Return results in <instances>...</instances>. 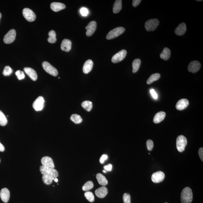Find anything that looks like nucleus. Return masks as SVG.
Returning a JSON list of instances; mask_svg holds the SVG:
<instances>
[{
  "mask_svg": "<svg viewBox=\"0 0 203 203\" xmlns=\"http://www.w3.org/2000/svg\"><path fill=\"white\" fill-rule=\"evenodd\" d=\"M93 63L91 60H88L85 61L83 67V72L85 74H88L92 69Z\"/></svg>",
  "mask_w": 203,
  "mask_h": 203,
  "instance_id": "obj_22",
  "label": "nucleus"
},
{
  "mask_svg": "<svg viewBox=\"0 0 203 203\" xmlns=\"http://www.w3.org/2000/svg\"><path fill=\"white\" fill-rule=\"evenodd\" d=\"M165 178V174L161 171L154 173L152 176V180L154 183H157L162 182Z\"/></svg>",
  "mask_w": 203,
  "mask_h": 203,
  "instance_id": "obj_11",
  "label": "nucleus"
},
{
  "mask_svg": "<svg viewBox=\"0 0 203 203\" xmlns=\"http://www.w3.org/2000/svg\"><path fill=\"white\" fill-rule=\"evenodd\" d=\"M96 196L100 198H104L108 193V190L105 186L98 188L95 192Z\"/></svg>",
  "mask_w": 203,
  "mask_h": 203,
  "instance_id": "obj_18",
  "label": "nucleus"
},
{
  "mask_svg": "<svg viewBox=\"0 0 203 203\" xmlns=\"http://www.w3.org/2000/svg\"><path fill=\"white\" fill-rule=\"evenodd\" d=\"M123 200L124 203H131L130 194L126 193H124L123 195Z\"/></svg>",
  "mask_w": 203,
  "mask_h": 203,
  "instance_id": "obj_37",
  "label": "nucleus"
},
{
  "mask_svg": "<svg viewBox=\"0 0 203 203\" xmlns=\"http://www.w3.org/2000/svg\"><path fill=\"white\" fill-rule=\"evenodd\" d=\"M127 54L125 50H122L114 55L112 58V61L114 63H117L122 61L125 58Z\"/></svg>",
  "mask_w": 203,
  "mask_h": 203,
  "instance_id": "obj_10",
  "label": "nucleus"
},
{
  "mask_svg": "<svg viewBox=\"0 0 203 203\" xmlns=\"http://www.w3.org/2000/svg\"><path fill=\"white\" fill-rule=\"evenodd\" d=\"M104 169L107 170V171H112V164H109L108 165H106L104 167Z\"/></svg>",
  "mask_w": 203,
  "mask_h": 203,
  "instance_id": "obj_45",
  "label": "nucleus"
},
{
  "mask_svg": "<svg viewBox=\"0 0 203 203\" xmlns=\"http://www.w3.org/2000/svg\"><path fill=\"white\" fill-rule=\"evenodd\" d=\"M42 67L47 73L54 77H56L58 72L56 69L47 61H44L42 64Z\"/></svg>",
  "mask_w": 203,
  "mask_h": 203,
  "instance_id": "obj_5",
  "label": "nucleus"
},
{
  "mask_svg": "<svg viewBox=\"0 0 203 203\" xmlns=\"http://www.w3.org/2000/svg\"><path fill=\"white\" fill-rule=\"evenodd\" d=\"M5 151V147L3 145L0 143V151L3 152Z\"/></svg>",
  "mask_w": 203,
  "mask_h": 203,
  "instance_id": "obj_46",
  "label": "nucleus"
},
{
  "mask_svg": "<svg viewBox=\"0 0 203 203\" xmlns=\"http://www.w3.org/2000/svg\"><path fill=\"white\" fill-rule=\"evenodd\" d=\"M71 119L75 124H79L81 123L83 121V119L80 116L77 114H72L71 117Z\"/></svg>",
  "mask_w": 203,
  "mask_h": 203,
  "instance_id": "obj_31",
  "label": "nucleus"
},
{
  "mask_svg": "<svg viewBox=\"0 0 203 203\" xmlns=\"http://www.w3.org/2000/svg\"><path fill=\"white\" fill-rule=\"evenodd\" d=\"M85 196L89 202H93L95 200V197L91 192H87L85 193Z\"/></svg>",
  "mask_w": 203,
  "mask_h": 203,
  "instance_id": "obj_35",
  "label": "nucleus"
},
{
  "mask_svg": "<svg viewBox=\"0 0 203 203\" xmlns=\"http://www.w3.org/2000/svg\"><path fill=\"white\" fill-rule=\"evenodd\" d=\"M24 71L34 81H36L37 79V75L36 71L30 67H25L24 68Z\"/></svg>",
  "mask_w": 203,
  "mask_h": 203,
  "instance_id": "obj_19",
  "label": "nucleus"
},
{
  "mask_svg": "<svg viewBox=\"0 0 203 203\" xmlns=\"http://www.w3.org/2000/svg\"><path fill=\"white\" fill-rule=\"evenodd\" d=\"M1 199L4 202L7 203L10 198V192L7 188H2L0 192Z\"/></svg>",
  "mask_w": 203,
  "mask_h": 203,
  "instance_id": "obj_16",
  "label": "nucleus"
},
{
  "mask_svg": "<svg viewBox=\"0 0 203 203\" xmlns=\"http://www.w3.org/2000/svg\"><path fill=\"white\" fill-rule=\"evenodd\" d=\"M42 165L49 168H54L55 165L53 159L50 157L46 156L43 157L41 159Z\"/></svg>",
  "mask_w": 203,
  "mask_h": 203,
  "instance_id": "obj_14",
  "label": "nucleus"
},
{
  "mask_svg": "<svg viewBox=\"0 0 203 203\" xmlns=\"http://www.w3.org/2000/svg\"><path fill=\"white\" fill-rule=\"evenodd\" d=\"M159 21L157 19H150L146 22L145 28L147 31H152L156 30L159 25Z\"/></svg>",
  "mask_w": 203,
  "mask_h": 203,
  "instance_id": "obj_6",
  "label": "nucleus"
},
{
  "mask_svg": "<svg viewBox=\"0 0 203 203\" xmlns=\"http://www.w3.org/2000/svg\"><path fill=\"white\" fill-rule=\"evenodd\" d=\"M141 63V60L139 59H136L134 60L132 64L133 73H135L137 72L140 66Z\"/></svg>",
  "mask_w": 203,
  "mask_h": 203,
  "instance_id": "obj_27",
  "label": "nucleus"
},
{
  "mask_svg": "<svg viewBox=\"0 0 203 203\" xmlns=\"http://www.w3.org/2000/svg\"><path fill=\"white\" fill-rule=\"evenodd\" d=\"M167 203V202H166V203Z\"/></svg>",
  "mask_w": 203,
  "mask_h": 203,
  "instance_id": "obj_51",
  "label": "nucleus"
},
{
  "mask_svg": "<svg viewBox=\"0 0 203 203\" xmlns=\"http://www.w3.org/2000/svg\"><path fill=\"white\" fill-rule=\"evenodd\" d=\"M94 185L92 181H88V182H86L84 186L83 187V190L84 191H87L90 190L93 187Z\"/></svg>",
  "mask_w": 203,
  "mask_h": 203,
  "instance_id": "obj_34",
  "label": "nucleus"
},
{
  "mask_svg": "<svg viewBox=\"0 0 203 203\" xmlns=\"http://www.w3.org/2000/svg\"><path fill=\"white\" fill-rule=\"evenodd\" d=\"M171 55V51L167 48H164L163 52L160 54V56L161 59L165 61L168 60Z\"/></svg>",
  "mask_w": 203,
  "mask_h": 203,
  "instance_id": "obj_25",
  "label": "nucleus"
},
{
  "mask_svg": "<svg viewBox=\"0 0 203 203\" xmlns=\"http://www.w3.org/2000/svg\"><path fill=\"white\" fill-rule=\"evenodd\" d=\"M16 31L14 29L10 30L5 35L3 38V41L5 44H9L13 43L16 37Z\"/></svg>",
  "mask_w": 203,
  "mask_h": 203,
  "instance_id": "obj_7",
  "label": "nucleus"
},
{
  "mask_svg": "<svg viewBox=\"0 0 203 203\" xmlns=\"http://www.w3.org/2000/svg\"><path fill=\"white\" fill-rule=\"evenodd\" d=\"M8 120L5 116L0 110V125L4 126L7 124Z\"/></svg>",
  "mask_w": 203,
  "mask_h": 203,
  "instance_id": "obj_33",
  "label": "nucleus"
},
{
  "mask_svg": "<svg viewBox=\"0 0 203 203\" xmlns=\"http://www.w3.org/2000/svg\"><path fill=\"white\" fill-rule=\"evenodd\" d=\"M108 158V156L107 155H103L102 156L101 158H100V163L102 164L104 163L105 161L107 160Z\"/></svg>",
  "mask_w": 203,
  "mask_h": 203,
  "instance_id": "obj_41",
  "label": "nucleus"
},
{
  "mask_svg": "<svg viewBox=\"0 0 203 203\" xmlns=\"http://www.w3.org/2000/svg\"><path fill=\"white\" fill-rule=\"evenodd\" d=\"M166 115V114L163 112H160L157 113L153 119L155 124H159L163 120Z\"/></svg>",
  "mask_w": 203,
  "mask_h": 203,
  "instance_id": "obj_23",
  "label": "nucleus"
},
{
  "mask_svg": "<svg viewBox=\"0 0 203 203\" xmlns=\"http://www.w3.org/2000/svg\"><path fill=\"white\" fill-rule=\"evenodd\" d=\"M201 67V64L197 61H192L188 65V69L189 72L193 73H196Z\"/></svg>",
  "mask_w": 203,
  "mask_h": 203,
  "instance_id": "obj_12",
  "label": "nucleus"
},
{
  "mask_svg": "<svg viewBox=\"0 0 203 203\" xmlns=\"http://www.w3.org/2000/svg\"><path fill=\"white\" fill-rule=\"evenodd\" d=\"M122 8V1L116 0L113 5V12L115 14L119 13Z\"/></svg>",
  "mask_w": 203,
  "mask_h": 203,
  "instance_id": "obj_26",
  "label": "nucleus"
},
{
  "mask_svg": "<svg viewBox=\"0 0 203 203\" xmlns=\"http://www.w3.org/2000/svg\"><path fill=\"white\" fill-rule=\"evenodd\" d=\"M125 30V28L122 27H119L114 29L108 34L106 38L107 40H112L116 38L124 33Z\"/></svg>",
  "mask_w": 203,
  "mask_h": 203,
  "instance_id": "obj_3",
  "label": "nucleus"
},
{
  "mask_svg": "<svg viewBox=\"0 0 203 203\" xmlns=\"http://www.w3.org/2000/svg\"><path fill=\"white\" fill-rule=\"evenodd\" d=\"M103 172L104 173H106V171H105V170H103Z\"/></svg>",
  "mask_w": 203,
  "mask_h": 203,
  "instance_id": "obj_50",
  "label": "nucleus"
},
{
  "mask_svg": "<svg viewBox=\"0 0 203 203\" xmlns=\"http://www.w3.org/2000/svg\"><path fill=\"white\" fill-rule=\"evenodd\" d=\"M23 14L25 19L30 22H32L36 20V14L32 10L29 8H24L23 10Z\"/></svg>",
  "mask_w": 203,
  "mask_h": 203,
  "instance_id": "obj_8",
  "label": "nucleus"
},
{
  "mask_svg": "<svg viewBox=\"0 0 203 203\" xmlns=\"http://www.w3.org/2000/svg\"><path fill=\"white\" fill-rule=\"evenodd\" d=\"M147 149L149 151H151L153 149V141L151 140H147Z\"/></svg>",
  "mask_w": 203,
  "mask_h": 203,
  "instance_id": "obj_39",
  "label": "nucleus"
},
{
  "mask_svg": "<svg viewBox=\"0 0 203 203\" xmlns=\"http://www.w3.org/2000/svg\"><path fill=\"white\" fill-rule=\"evenodd\" d=\"M160 74L158 73L153 74L147 80V84L149 85L151 84L153 82L159 79L160 78Z\"/></svg>",
  "mask_w": 203,
  "mask_h": 203,
  "instance_id": "obj_28",
  "label": "nucleus"
},
{
  "mask_svg": "<svg viewBox=\"0 0 203 203\" xmlns=\"http://www.w3.org/2000/svg\"><path fill=\"white\" fill-rule=\"evenodd\" d=\"M42 179L43 182L46 185H50L52 183L54 179L50 176L47 175H43Z\"/></svg>",
  "mask_w": 203,
  "mask_h": 203,
  "instance_id": "obj_32",
  "label": "nucleus"
},
{
  "mask_svg": "<svg viewBox=\"0 0 203 203\" xmlns=\"http://www.w3.org/2000/svg\"><path fill=\"white\" fill-rule=\"evenodd\" d=\"M198 153L199 156V157L201 159L202 161H203V147H201L199 149Z\"/></svg>",
  "mask_w": 203,
  "mask_h": 203,
  "instance_id": "obj_42",
  "label": "nucleus"
},
{
  "mask_svg": "<svg viewBox=\"0 0 203 203\" xmlns=\"http://www.w3.org/2000/svg\"><path fill=\"white\" fill-rule=\"evenodd\" d=\"M97 179L99 184L102 186H106L108 184L107 178L103 175L101 173H98L96 176Z\"/></svg>",
  "mask_w": 203,
  "mask_h": 203,
  "instance_id": "obj_24",
  "label": "nucleus"
},
{
  "mask_svg": "<svg viewBox=\"0 0 203 203\" xmlns=\"http://www.w3.org/2000/svg\"><path fill=\"white\" fill-rule=\"evenodd\" d=\"M82 107L86 110L90 112L93 108V104L90 101H85L81 104Z\"/></svg>",
  "mask_w": 203,
  "mask_h": 203,
  "instance_id": "obj_30",
  "label": "nucleus"
},
{
  "mask_svg": "<svg viewBox=\"0 0 203 203\" xmlns=\"http://www.w3.org/2000/svg\"><path fill=\"white\" fill-rule=\"evenodd\" d=\"M141 1V0H133L132 1V5L134 7H137L139 5Z\"/></svg>",
  "mask_w": 203,
  "mask_h": 203,
  "instance_id": "obj_43",
  "label": "nucleus"
},
{
  "mask_svg": "<svg viewBox=\"0 0 203 203\" xmlns=\"http://www.w3.org/2000/svg\"><path fill=\"white\" fill-rule=\"evenodd\" d=\"M1 17H2V15H1V13H0V20H1Z\"/></svg>",
  "mask_w": 203,
  "mask_h": 203,
  "instance_id": "obj_48",
  "label": "nucleus"
},
{
  "mask_svg": "<svg viewBox=\"0 0 203 203\" xmlns=\"http://www.w3.org/2000/svg\"><path fill=\"white\" fill-rule=\"evenodd\" d=\"M202 1V0H197V1Z\"/></svg>",
  "mask_w": 203,
  "mask_h": 203,
  "instance_id": "obj_49",
  "label": "nucleus"
},
{
  "mask_svg": "<svg viewBox=\"0 0 203 203\" xmlns=\"http://www.w3.org/2000/svg\"><path fill=\"white\" fill-rule=\"evenodd\" d=\"M187 138L184 135H179L176 139V147L179 152H182L185 150L187 146Z\"/></svg>",
  "mask_w": 203,
  "mask_h": 203,
  "instance_id": "obj_4",
  "label": "nucleus"
},
{
  "mask_svg": "<svg viewBox=\"0 0 203 203\" xmlns=\"http://www.w3.org/2000/svg\"><path fill=\"white\" fill-rule=\"evenodd\" d=\"M54 180L55 182H58V179L57 178L55 179H54Z\"/></svg>",
  "mask_w": 203,
  "mask_h": 203,
  "instance_id": "obj_47",
  "label": "nucleus"
},
{
  "mask_svg": "<svg viewBox=\"0 0 203 203\" xmlns=\"http://www.w3.org/2000/svg\"><path fill=\"white\" fill-rule=\"evenodd\" d=\"M15 75L17 77L18 79L20 80L24 79L25 77L24 72L23 71H20V70H18L16 71V72H15Z\"/></svg>",
  "mask_w": 203,
  "mask_h": 203,
  "instance_id": "obj_38",
  "label": "nucleus"
},
{
  "mask_svg": "<svg viewBox=\"0 0 203 203\" xmlns=\"http://www.w3.org/2000/svg\"><path fill=\"white\" fill-rule=\"evenodd\" d=\"M44 102L45 101L43 97H38L34 102L32 105L34 109L36 111H42L44 107Z\"/></svg>",
  "mask_w": 203,
  "mask_h": 203,
  "instance_id": "obj_9",
  "label": "nucleus"
},
{
  "mask_svg": "<svg viewBox=\"0 0 203 203\" xmlns=\"http://www.w3.org/2000/svg\"><path fill=\"white\" fill-rule=\"evenodd\" d=\"M97 23L95 21H91L89 23L87 26H86L87 30L86 34L88 37H90L94 34L96 28Z\"/></svg>",
  "mask_w": 203,
  "mask_h": 203,
  "instance_id": "obj_13",
  "label": "nucleus"
},
{
  "mask_svg": "<svg viewBox=\"0 0 203 203\" xmlns=\"http://www.w3.org/2000/svg\"><path fill=\"white\" fill-rule=\"evenodd\" d=\"M0 161H1V160H0Z\"/></svg>",
  "mask_w": 203,
  "mask_h": 203,
  "instance_id": "obj_52",
  "label": "nucleus"
},
{
  "mask_svg": "<svg viewBox=\"0 0 203 203\" xmlns=\"http://www.w3.org/2000/svg\"><path fill=\"white\" fill-rule=\"evenodd\" d=\"M49 37L48 38V42L50 43H54L56 42V33L54 30H51L49 32Z\"/></svg>",
  "mask_w": 203,
  "mask_h": 203,
  "instance_id": "obj_29",
  "label": "nucleus"
},
{
  "mask_svg": "<svg viewBox=\"0 0 203 203\" xmlns=\"http://www.w3.org/2000/svg\"><path fill=\"white\" fill-rule=\"evenodd\" d=\"M13 72V70L9 66H7L5 67L3 72V74L5 76L10 75Z\"/></svg>",
  "mask_w": 203,
  "mask_h": 203,
  "instance_id": "obj_36",
  "label": "nucleus"
},
{
  "mask_svg": "<svg viewBox=\"0 0 203 203\" xmlns=\"http://www.w3.org/2000/svg\"><path fill=\"white\" fill-rule=\"evenodd\" d=\"M61 50L66 52H69L72 48V42L69 40L65 39L63 40L61 43Z\"/></svg>",
  "mask_w": 203,
  "mask_h": 203,
  "instance_id": "obj_17",
  "label": "nucleus"
},
{
  "mask_svg": "<svg viewBox=\"0 0 203 203\" xmlns=\"http://www.w3.org/2000/svg\"><path fill=\"white\" fill-rule=\"evenodd\" d=\"M188 105H189V101L187 99H181L176 103V109L178 110H182L188 107Z\"/></svg>",
  "mask_w": 203,
  "mask_h": 203,
  "instance_id": "obj_15",
  "label": "nucleus"
},
{
  "mask_svg": "<svg viewBox=\"0 0 203 203\" xmlns=\"http://www.w3.org/2000/svg\"><path fill=\"white\" fill-rule=\"evenodd\" d=\"M193 198V193L190 187H186L183 189L181 193V203H191Z\"/></svg>",
  "mask_w": 203,
  "mask_h": 203,
  "instance_id": "obj_1",
  "label": "nucleus"
},
{
  "mask_svg": "<svg viewBox=\"0 0 203 203\" xmlns=\"http://www.w3.org/2000/svg\"><path fill=\"white\" fill-rule=\"evenodd\" d=\"M40 171L42 175H47L55 179L58 176L57 171L54 168H49L42 165L40 167Z\"/></svg>",
  "mask_w": 203,
  "mask_h": 203,
  "instance_id": "obj_2",
  "label": "nucleus"
},
{
  "mask_svg": "<svg viewBox=\"0 0 203 203\" xmlns=\"http://www.w3.org/2000/svg\"><path fill=\"white\" fill-rule=\"evenodd\" d=\"M80 13L83 16H86L87 15L89 11L88 9L85 7H83L80 9Z\"/></svg>",
  "mask_w": 203,
  "mask_h": 203,
  "instance_id": "obj_40",
  "label": "nucleus"
},
{
  "mask_svg": "<svg viewBox=\"0 0 203 203\" xmlns=\"http://www.w3.org/2000/svg\"><path fill=\"white\" fill-rule=\"evenodd\" d=\"M150 92L151 94L152 97H153V98L155 99H157L158 97L157 94L156 93L155 91L153 89H151L150 90Z\"/></svg>",
  "mask_w": 203,
  "mask_h": 203,
  "instance_id": "obj_44",
  "label": "nucleus"
},
{
  "mask_svg": "<svg viewBox=\"0 0 203 203\" xmlns=\"http://www.w3.org/2000/svg\"><path fill=\"white\" fill-rule=\"evenodd\" d=\"M187 30V26L184 23L180 24L175 29V32L176 35L179 36H182L186 33Z\"/></svg>",
  "mask_w": 203,
  "mask_h": 203,
  "instance_id": "obj_21",
  "label": "nucleus"
},
{
  "mask_svg": "<svg viewBox=\"0 0 203 203\" xmlns=\"http://www.w3.org/2000/svg\"><path fill=\"white\" fill-rule=\"evenodd\" d=\"M50 8L55 12L60 11L66 8V6L63 3L60 2H53L50 4Z\"/></svg>",
  "mask_w": 203,
  "mask_h": 203,
  "instance_id": "obj_20",
  "label": "nucleus"
}]
</instances>
